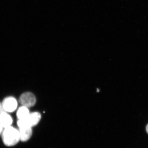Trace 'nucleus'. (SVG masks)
Here are the masks:
<instances>
[{
    "label": "nucleus",
    "instance_id": "obj_1",
    "mask_svg": "<svg viewBox=\"0 0 148 148\" xmlns=\"http://www.w3.org/2000/svg\"><path fill=\"white\" fill-rule=\"evenodd\" d=\"M1 135L3 143L8 147L15 145L20 140L19 130L12 125L4 128Z\"/></svg>",
    "mask_w": 148,
    "mask_h": 148
},
{
    "label": "nucleus",
    "instance_id": "obj_2",
    "mask_svg": "<svg viewBox=\"0 0 148 148\" xmlns=\"http://www.w3.org/2000/svg\"><path fill=\"white\" fill-rule=\"evenodd\" d=\"M19 101L22 106L27 108H31L36 104V96L31 92H25L19 97Z\"/></svg>",
    "mask_w": 148,
    "mask_h": 148
},
{
    "label": "nucleus",
    "instance_id": "obj_3",
    "mask_svg": "<svg viewBox=\"0 0 148 148\" xmlns=\"http://www.w3.org/2000/svg\"><path fill=\"white\" fill-rule=\"evenodd\" d=\"M2 104L5 112L10 113L16 110L18 106V102L14 97L8 96L4 99Z\"/></svg>",
    "mask_w": 148,
    "mask_h": 148
},
{
    "label": "nucleus",
    "instance_id": "obj_4",
    "mask_svg": "<svg viewBox=\"0 0 148 148\" xmlns=\"http://www.w3.org/2000/svg\"><path fill=\"white\" fill-rule=\"evenodd\" d=\"M32 127L29 126L19 127L20 140L22 142H26L31 138L32 134Z\"/></svg>",
    "mask_w": 148,
    "mask_h": 148
},
{
    "label": "nucleus",
    "instance_id": "obj_5",
    "mask_svg": "<svg viewBox=\"0 0 148 148\" xmlns=\"http://www.w3.org/2000/svg\"><path fill=\"white\" fill-rule=\"evenodd\" d=\"M12 122L13 119L8 113L4 112L0 115V123L4 128L11 126Z\"/></svg>",
    "mask_w": 148,
    "mask_h": 148
},
{
    "label": "nucleus",
    "instance_id": "obj_6",
    "mask_svg": "<svg viewBox=\"0 0 148 148\" xmlns=\"http://www.w3.org/2000/svg\"><path fill=\"white\" fill-rule=\"evenodd\" d=\"M41 118L40 114L38 112L30 113L27 118H26L29 125L30 127H32L36 125Z\"/></svg>",
    "mask_w": 148,
    "mask_h": 148
},
{
    "label": "nucleus",
    "instance_id": "obj_7",
    "mask_svg": "<svg viewBox=\"0 0 148 148\" xmlns=\"http://www.w3.org/2000/svg\"><path fill=\"white\" fill-rule=\"evenodd\" d=\"M30 113L28 108L22 106L17 110L16 116L18 119H25L28 117Z\"/></svg>",
    "mask_w": 148,
    "mask_h": 148
},
{
    "label": "nucleus",
    "instance_id": "obj_8",
    "mask_svg": "<svg viewBox=\"0 0 148 148\" xmlns=\"http://www.w3.org/2000/svg\"><path fill=\"white\" fill-rule=\"evenodd\" d=\"M5 112L3 108L2 104V103H0V115L3 112Z\"/></svg>",
    "mask_w": 148,
    "mask_h": 148
},
{
    "label": "nucleus",
    "instance_id": "obj_9",
    "mask_svg": "<svg viewBox=\"0 0 148 148\" xmlns=\"http://www.w3.org/2000/svg\"><path fill=\"white\" fill-rule=\"evenodd\" d=\"M3 129L4 127H3L1 123H0V135H1L2 133L3 130Z\"/></svg>",
    "mask_w": 148,
    "mask_h": 148
},
{
    "label": "nucleus",
    "instance_id": "obj_10",
    "mask_svg": "<svg viewBox=\"0 0 148 148\" xmlns=\"http://www.w3.org/2000/svg\"><path fill=\"white\" fill-rule=\"evenodd\" d=\"M146 132H147L148 134V124L147 125V126H146Z\"/></svg>",
    "mask_w": 148,
    "mask_h": 148
}]
</instances>
